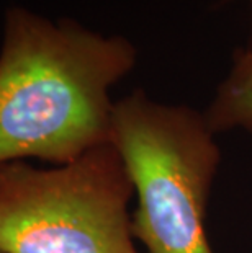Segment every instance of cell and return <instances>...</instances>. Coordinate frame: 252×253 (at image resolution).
Masks as SVG:
<instances>
[{"mask_svg": "<svg viewBox=\"0 0 252 253\" xmlns=\"http://www.w3.org/2000/svg\"><path fill=\"white\" fill-rule=\"evenodd\" d=\"M110 144L138 199L133 237L148 253H214L205 217L221 152L205 111L135 90L115 101Z\"/></svg>", "mask_w": 252, "mask_h": 253, "instance_id": "cell-2", "label": "cell"}, {"mask_svg": "<svg viewBox=\"0 0 252 253\" xmlns=\"http://www.w3.org/2000/svg\"><path fill=\"white\" fill-rule=\"evenodd\" d=\"M136 62L125 36L10 5L0 46V164L66 165L110 144V91Z\"/></svg>", "mask_w": 252, "mask_h": 253, "instance_id": "cell-1", "label": "cell"}, {"mask_svg": "<svg viewBox=\"0 0 252 253\" xmlns=\"http://www.w3.org/2000/svg\"><path fill=\"white\" fill-rule=\"evenodd\" d=\"M205 116L216 134L234 129L252 132V46L234 54L233 66L218 85Z\"/></svg>", "mask_w": 252, "mask_h": 253, "instance_id": "cell-4", "label": "cell"}, {"mask_svg": "<svg viewBox=\"0 0 252 253\" xmlns=\"http://www.w3.org/2000/svg\"><path fill=\"white\" fill-rule=\"evenodd\" d=\"M133 195L111 144L54 169L0 164V253H139Z\"/></svg>", "mask_w": 252, "mask_h": 253, "instance_id": "cell-3", "label": "cell"}]
</instances>
